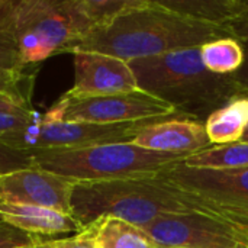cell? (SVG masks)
<instances>
[{"label":"cell","mask_w":248,"mask_h":248,"mask_svg":"<svg viewBox=\"0 0 248 248\" xmlns=\"http://www.w3.org/2000/svg\"><path fill=\"white\" fill-rule=\"evenodd\" d=\"M241 248H248V227H232Z\"/></svg>","instance_id":"29"},{"label":"cell","mask_w":248,"mask_h":248,"mask_svg":"<svg viewBox=\"0 0 248 248\" xmlns=\"http://www.w3.org/2000/svg\"><path fill=\"white\" fill-rule=\"evenodd\" d=\"M41 243L39 237L23 232L13 225L0 221V248H31L38 247Z\"/></svg>","instance_id":"23"},{"label":"cell","mask_w":248,"mask_h":248,"mask_svg":"<svg viewBox=\"0 0 248 248\" xmlns=\"http://www.w3.org/2000/svg\"><path fill=\"white\" fill-rule=\"evenodd\" d=\"M54 248H96L92 238L84 232H78L74 237L70 238H64V240H57V241H51Z\"/></svg>","instance_id":"25"},{"label":"cell","mask_w":248,"mask_h":248,"mask_svg":"<svg viewBox=\"0 0 248 248\" xmlns=\"http://www.w3.org/2000/svg\"><path fill=\"white\" fill-rule=\"evenodd\" d=\"M31 248H38V247H31Z\"/></svg>","instance_id":"32"},{"label":"cell","mask_w":248,"mask_h":248,"mask_svg":"<svg viewBox=\"0 0 248 248\" xmlns=\"http://www.w3.org/2000/svg\"><path fill=\"white\" fill-rule=\"evenodd\" d=\"M163 119H144L124 124L89 122H42L35 121L25 131L6 135L0 142L28 151L39 150H81L108 144L132 142L135 135L153 122Z\"/></svg>","instance_id":"8"},{"label":"cell","mask_w":248,"mask_h":248,"mask_svg":"<svg viewBox=\"0 0 248 248\" xmlns=\"http://www.w3.org/2000/svg\"><path fill=\"white\" fill-rule=\"evenodd\" d=\"M183 164L203 170H237L248 167V141L212 145L203 151L187 155Z\"/></svg>","instance_id":"17"},{"label":"cell","mask_w":248,"mask_h":248,"mask_svg":"<svg viewBox=\"0 0 248 248\" xmlns=\"http://www.w3.org/2000/svg\"><path fill=\"white\" fill-rule=\"evenodd\" d=\"M157 177L193 211L231 227H248V167L203 170L179 161Z\"/></svg>","instance_id":"6"},{"label":"cell","mask_w":248,"mask_h":248,"mask_svg":"<svg viewBox=\"0 0 248 248\" xmlns=\"http://www.w3.org/2000/svg\"><path fill=\"white\" fill-rule=\"evenodd\" d=\"M177 110L164 100L142 92L110 96H76L67 92L39 119L42 122L124 124L144 119H169Z\"/></svg>","instance_id":"7"},{"label":"cell","mask_w":248,"mask_h":248,"mask_svg":"<svg viewBox=\"0 0 248 248\" xmlns=\"http://www.w3.org/2000/svg\"><path fill=\"white\" fill-rule=\"evenodd\" d=\"M0 221L35 237L81 232L80 225L73 219L71 215L46 208L4 201H0Z\"/></svg>","instance_id":"13"},{"label":"cell","mask_w":248,"mask_h":248,"mask_svg":"<svg viewBox=\"0 0 248 248\" xmlns=\"http://www.w3.org/2000/svg\"><path fill=\"white\" fill-rule=\"evenodd\" d=\"M36 118L35 110L29 112H0V140L6 135L25 131Z\"/></svg>","instance_id":"24"},{"label":"cell","mask_w":248,"mask_h":248,"mask_svg":"<svg viewBox=\"0 0 248 248\" xmlns=\"http://www.w3.org/2000/svg\"><path fill=\"white\" fill-rule=\"evenodd\" d=\"M31 153L35 167L51 171L73 183L157 176L166 167L185 160L179 155L154 153L132 142Z\"/></svg>","instance_id":"4"},{"label":"cell","mask_w":248,"mask_h":248,"mask_svg":"<svg viewBox=\"0 0 248 248\" xmlns=\"http://www.w3.org/2000/svg\"><path fill=\"white\" fill-rule=\"evenodd\" d=\"M205 124L212 145H224L241 141L248 128V96L238 94L214 110Z\"/></svg>","instance_id":"15"},{"label":"cell","mask_w":248,"mask_h":248,"mask_svg":"<svg viewBox=\"0 0 248 248\" xmlns=\"http://www.w3.org/2000/svg\"><path fill=\"white\" fill-rule=\"evenodd\" d=\"M33 166V155L28 150H19L0 142V176L9 171Z\"/></svg>","instance_id":"22"},{"label":"cell","mask_w":248,"mask_h":248,"mask_svg":"<svg viewBox=\"0 0 248 248\" xmlns=\"http://www.w3.org/2000/svg\"><path fill=\"white\" fill-rule=\"evenodd\" d=\"M70 206L81 231L100 218L144 228L164 215L196 212L157 176L74 183Z\"/></svg>","instance_id":"3"},{"label":"cell","mask_w":248,"mask_h":248,"mask_svg":"<svg viewBox=\"0 0 248 248\" xmlns=\"http://www.w3.org/2000/svg\"><path fill=\"white\" fill-rule=\"evenodd\" d=\"M244 54H246V58H244L241 68L237 73H234L231 76V78L235 83L238 92L241 94L248 96V45H244Z\"/></svg>","instance_id":"27"},{"label":"cell","mask_w":248,"mask_h":248,"mask_svg":"<svg viewBox=\"0 0 248 248\" xmlns=\"http://www.w3.org/2000/svg\"><path fill=\"white\" fill-rule=\"evenodd\" d=\"M142 1L144 0H77V4L92 26L97 28L138 7Z\"/></svg>","instance_id":"21"},{"label":"cell","mask_w":248,"mask_h":248,"mask_svg":"<svg viewBox=\"0 0 248 248\" xmlns=\"http://www.w3.org/2000/svg\"><path fill=\"white\" fill-rule=\"evenodd\" d=\"M158 248H161V247H158Z\"/></svg>","instance_id":"33"},{"label":"cell","mask_w":248,"mask_h":248,"mask_svg":"<svg viewBox=\"0 0 248 248\" xmlns=\"http://www.w3.org/2000/svg\"><path fill=\"white\" fill-rule=\"evenodd\" d=\"M35 74L32 71L10 70L0 65V96L13 99L20 106L31 109V96Z\"/></svg>","instance_id":"20"},{"label":"cell","mask_w":248,"mask_h":248,"mask_svg":"<svg viewBox=\"0 0 248 248\" xmlns=\"http://www.w3.org/2000/svg\"><path fill=\"white\" fill-rule=\"evenodd\" d=\"M76 96H110L141 90L129 62L99 52H73Z\"/></svg>","instance_id":"11"},{"label":"cell","mask_w":248,"mask_h":248,"mask_svg":"<svg viewBox=\"0 0 248 248\" xmlns=\"http://www.w3.org/2000/svg\"><path fill=\"white\" fill-rule=\"evenodd\" d=\"M16 0H0V65L10 70H23L13 35V10Z\"/></svg>","instance_id":"19"},{"label":"cell","mask_w":248,"mask_h":248,"mask_svg":"<svg viewBox=\"0 0 248 248\" xmlns=\"http://www.w3.org/2000/svg\"><path fill=\"white\" fill-rule=\"evenodd\" d=\"M132 144L183 158L212 147L205 124L192 118H169L153 122L135 135Z\"/></svg>","instance_id":"12"},{"label":"cell","mask_w":248,"mask_h":248,"mask_svg":"<svg viewBox=\"0 0 248 248\" xmlns=\"http://www.w3.org/2000/svg\"><path fill=\"white\" fill-rule=\"evenodd\" d=\"M129 67L142 92L171 105L185 118H208L241 94L231 76H217L205 68L201 46L134 60Z\"/></svg>","instance_id":"2"},{"label":"cell","mask_w":248,"mask_h":248,"mask_svg":"<svg viewBox=\"0 0 248 248\" xmlns=\"http://www.w3.org/2000/svg\"><path fill=\"white\" fill-rule=\"evenodd\" d=\"M92 29L77 0H16L13 35L25 65L68 52Z\"/></svg>","instance_id":"5"},{"label":"cell","mask_w":248,"mask_h":248,"mask_svg":"<svg viewBox=\"0 0 248 248\" xmlns=\"http://www.w3.org/2000/svg\"><path fill=\"white\" fill-rule=\"evenodd\" d=\"M141 230L161 248H241L231 225L199 212L164 215Z\"/></svg>","instance_id":"9"},{"label":"cell","mask_w":248,"mask_h":248,"mask_svg":"<svg viewBox=\"0 0 248 248\" xmlns=\"http://www.w3.org/2000/svg\"><path fill=\"white\" fill-rule=\"evenodd\" d=\"M230 36L238 39L243 45H248V15L238 17L227 26Z\"/></svg>","instance_id":"26"},{"label":"cell","mask_w":248,"mask_h":248,"mask_svg":"<svg viewBox=\"0 0 248 248\" xmlns=\"http://www.w3.org/2000/svg\"><path fill=\"white\" fill-rule=\"evenodd\" d=\"M222 36H230L222 28L177 15L157 0H144L138 7L93 28L74 42L68 52H99L131 62L198 48Z\"/></svg>","instance_id":"1"},{"label":"cell","mask_w":248,"mask_h":248,"mask_svg":"<svg viewBox=\"0 0 248 248\" xmlns=\"http://www.w3.org/2000/svg\"><path fill=\"white\" fill-rule=\"evenodd\" d=\"M201 58L205 68L212 74L232 76L244 62V45L232 36H222L203 44Z\"/></svg>","instance_id":"18"},{"label":"cell","mask_w":248,"mask_h":248,"mask_svg":"<svg viewBox=\"0 0 248 248\" xmlns=\"http://www.w3.org/2000/svg\"><path fill=\"white\" fill-rule=\"evenodd\" d=\"M241 141H248V128L246 129V132H244V135H243Z\"/></svg>","instance_id":"31"},{"label":"cell","mask_w":248,"mask_h":248,"mask_svg":"<svg viewBox=\"0 0 248 248\" xmlns=\"http://www.w3.org/2000/svg\"><path fill=\"white\" fill-rule=\"evenodd\" d=\"M73 186V182L32 166L0 176V201L71 215Z\"/></svg>","instance_id":"10"},{"label":"cell","mask_w":248,"mask_h":248,"mask_svg":"<svg viewBox=\"0 0 248 248\" xmlns=\"http://www.w3.org/2000/svg\"><path fill=\"white\" fill-rule=\"evenodd\" d=\"M38 248H54V246H52L51 241H42V243L38 246Z\"/></svg>","instance_id":"30"},{"label":"cell","mask_w":248,"mask_h":248,"mask_svg":"<svg viewBox=\"0 0 248 248\" xmlns=\"http://www.w3.org/2000/svg\"><path fill=\"white\" fill-rule=\"evenodd\" d=\"M29 110L31 109H26V108L20 106L13 99H9L6 96H0V112H29Z\"/></svg>","instance_id":"28"},{"label":"cell","mask_w":248,"mask_h":248,"mask_svg":"<svg viewBox=\"0 0 248 248\" xmlns=\"http://www.w3.org/2000/svg\"><path fill=\"white\" fill-rule=\"evenodd\" d=\"M83 231L96 248H158L141 228L115 218H100Z\"/></svg>","instance_id":"16"},{"label":"cell","mask_w":248,"mask_h":248,"mask_svg":"<svg viewBox=\"0 0 248 248\" xmlns=\"http://www.w3.org/2000/svg\"><path fill=\"white\" fill-rule=\"evenodd\" d=\"M163 7L185 17L218 26H227L248 13V0H157Z\"/></svg>","instance_id":"14"}]
</instances>
